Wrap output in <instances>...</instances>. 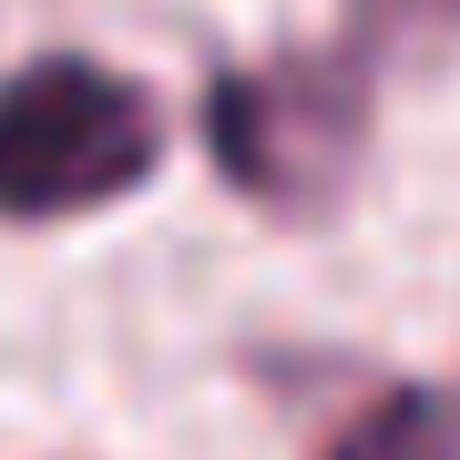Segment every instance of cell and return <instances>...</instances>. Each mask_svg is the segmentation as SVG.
Here are the masks:
<instances>
[{
  "mask_svg": "<svg viewBox=\"0 0 460 460\" xmlns=\"http://www.w3.org/2000/svg\"><path fill=\"white\" fill-rule=\"evenodd\" d=\"M164 164V102L133 72L41 51L0 72V226H62V215L144 195Z\"/></svg>",
  "mask_w": 460,
  "mask_h": 460,
  "instance_id": "6da1fadb",
  "label": "cell"
},
{
  "mask_svg": "<svg viewBox=\"0 0 460 460\" xmlns=\"http://www.w3.org/2000/svg\"><path fill=\"white\" fill-rule=\"evenodd\" d=\"M205 154L266 215H328L368 154V62L358 51H277V62L215 72Z\"/></svg>",
  "mask_w": 460,
  "mask_h": 460,
  "instance_id": "7a4b0ae2",
  "label": "cell"
},
{
  "mask_svg": "<svg viewBox=\"0 0 460 460\" xmlns=\"http://www.w3.org/2000/svg\"><path fill=\"white\" fill-rule=\"evenodd\" d=\"M328 460H460V378L378 389L368 410L328 440Z\"/></svg>",
  "mask_w": 460,
  "mask_h": 460,
  "instance_id": "3957f363",
  "label": "cell"
},
{
  "mask_svg": "<svg viewBox=\"0 0 460 460\" xmlns=\"http://www.w3.org/2000/svg\"><path fill=\"white\" fill-rule=\"evenodd\" d=\"M368 21H389V31H440V21H460V0H368Z\"/></svg>",
  "mask_w": 460,
  "mask_h": 460,
  "instance_id": "277c9868",
  "label": "cell"
}]
</instances>
